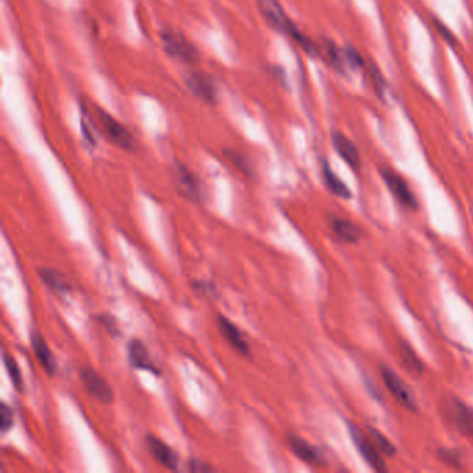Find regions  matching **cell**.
<instances>
[{
    "label": "cell",
    "mask_w": 473,
    "mask_h": 473,
    "mask_svg": "<svg viewBox=\"0 0 473 473\" xmlns=\"http://www.w3.org/2000/svg\"><path fill=\"white\" fill-rule=\"evenodd\" d=\"M258 8L263 14V17L267 20V23L275 28L277 31L282 32L284 35L294 39L304 51L308 54H315L317 46L305 37L303 35L296 25L291 23V20L286 15L282 6L278 3V0H257Z\"/></svg>",
    "instance_id": "1"
},
{
    "label": "cell",
    "mask_w": 473,
    "mask_h": 473,
    "mask_svg": "<svg viewBox=\"0 0 473 473\" xmlns=\"http://www.w3.org/2000/svg\"><path fill=\"white\" fill-rule=\"evenodd\" d=\"M96 121L99 124V128L104 138L108 142L115 144L120 149L124 150H132L134 149V138L130 134V131L120 124L114 117L103 111L101 108H96Z\"/></svg>",
    "instance_id": "2"
},
{
    "label": "cell",
    "mask_w": 473,
    "mask_h": 473,
    "mask_svg": "<svg viewBox=\"0 0 473 473\" xmlns=\"http://www.w3.org/2000/svg\"><path fill=\"white\" fill-rule=\"evenodd\" d=\"M161 42L164 50L174 58L187 64H196L198 61V51L189 41L178 31L164 30L161 32Z\"/></svg>",
    "instance_id": "3"
},
{
    "label": "cell",
    "mask_w": 473,
    "mask_h": 473,
    "mask_svg": "<svg viewBox=\"0 0 473 473\" xmlns=\"http://www.w3.org/2000/svg\"><path fill=\"white\" fill-rule=\"evenodd\" d=\"M348 433L353 439V443L355 446V448L358 450L360 455L364 458V461L377 472H386L387 467L386 462L383 461V455L380 454L377 446L374 444V441L371 440L370 436H365L362 433V430L350 422L348 424Z\"/></svg>",
    "instance_id": "4"
},
{
    "label": "cell",
    "mask_w": 473,
    "mask_h": 473,
    "mask_svg": "<svg viewBox=\"0 0 473 473\" xmlns=\"http://www.w3.org/2000/svg\"><path fill=\"white\" fill-rule=\"evenodd\" d=\"M380 374H381V379L387 390L401 404V407L408 411L415 412L418 410L415 397L411 389L403 381V379L400 378L394 371H391L389 367H384V365L380 367Z\"/></svg>",
    "instance_id": "5"
},
{
    "label": "cell",
    "mask_w": 473,
    "mask_h": 473,
    "mask_svg": "<svg viewBox=\"0 0 473 473\" xmlns=\"http://www.w3.org/2000/svg\"><path fill=\"white\" fill-rule=\"evenodd\" d=\"M380 175H381V179L384 181L387 189L391 191V194L397 198L398 203H401L404 207L411 208V210L418 208V201H417L412 190L408 187V184L405 182V179L403 177H400L397 172H394L389 168L380 170Z\"/></svg>",
    "instance_id": "6"
},
{
    "label": "cell",
    "mask_w": 473,
    "mask_h": 473,
    "mask_svg": "<svg viewBox=\"0 0 473 473\" xmlns=\"http://www.w3.org/2000/svg\"><path fill=\"white\" fill-rule=\"evenodd\" d=\"M81 380L84 383V387L87 391L96 398L97 401L103 404H110L113 403V390L97 371H95L92 367H84L80 372Z\"/></svg>",
    "instance_id": "7"
},
{
    "label": "cell",
    "mask_w": 473,
    "mask_h": 473,
    "mask_svg": "<svg viewBox=\"0 0 473 473\" xmlns=\"http://www.w3.org/2000/svg\"><path fill=\"white\" fill-rule=\"evenodd\" d=\"M287 444H289L290 450L293 451V454L297 458H300L303 462H305L311 467H317V468L327 467V461H325L322 453L315 446H313L311 443L304 440L303 437L296 436V434H289L287 436Z\"/></svg>",
    "instance_id": "8"
},
{
    "label": "cell",
    "mask_w": 473,
    "mask_h": 473,
    "mask_svg": "<svg viewBox=\"0 0 473 473\" xmlns=\"http://www.w3.org/2000/svg\"><path fill=\"white\" fill-rule=\"evenodd\" d=\"M146 446L149 450V454L157 461L161 467L170 471H177L179 465V457L178 454L161 439L156 436H146Z\"/></svg>",
    "instance_id": "9"
},
{
    "label": "cell",
    "mask_w": 473,
    "mask_h": 473,
    "mask_svg": "<svg viewBox=\"0 0 473 473\" xmlns=\"http://www.w3.org/2000/svg\"><path fill=\"white\" fill-rule=\"evenodd\" d=\"M187 87L196 97L201 99L208 104H214L217 101V88L213 78L204 72H190L187 77Z\"/></svg>",
    "instance_id": "10"
},
{
    "label": "cell",
    "mask_w": 473,
    "mask_h": 473,
    "mask_svg": "<svg viewBox=\"0 0 473 473\" xmlns=\"http://www.w3.org/2000/svg\"><path fill=\"white\" fill-rule=\"evenodd\" d=\"M447 408L455 427L467 437L473 439V408L457 398H451Z\"/></svg>",
    "instance_id": "11"
},
{
    "label": "cell",
    "mask_w": 473,
    "mask_h": 473,
    "mask_svg": "<svg viewBox=\"0 0 473 473\" xmlns=\"http://www.w3.org/2000/svg\"><path fill=\"white\" fill-rule=\"evenodd\" d=\"M332 143H333V147H334L336 153L341 157V160L353 171L357 172L361 167V156H360V151H358V149H357L354 142L350 141L344 134L334 131L332 134Z\"/></svg>",
    "instance_id": "12"
},
{
    "label": "cell",
    "mask_w": 473,
    "mask_h": 473,
    "mask_svg": "<svg viewBox=\"0 0 473 473\" xmlns=\"http://www.w3.org/2000/svg\"><path fill=\"white\" fill-rule=\"evenodd\" d=\"M217 324H218L220 333L225 337V340L237 350V353H240L241 355H248L250 354V346H248L244 334L240 332V329L232 321H229L225 315H218Z\"/></svg>",
    "instance_id": "13"
},
{
    "label": "cell",
    "mask_w": 473,
    "mask_h": 473,
    "mask_svg": "<svg viewBox=\"0 0 473 473\" xmlns=\"http://www.w3.org/2000/svg\"><path fill=\"white\" fill-rule=\"evenodd\" d=\"M174 181L177 190L187 198L197 201L200 198V188L197 179L189 170L181 164H178L174 170Z\"/></svg>",
    "instance_id": "14"
},
{
    "label": "cell",
    "mask_w": 473,
    "mask_h": 473,
    "mask_svg": "<svg viewBox=\"0 0 473 473\" xmlns=\"http://www.w3.org/2000/svg\"><path fill=\"white\" fill-rule=\"evenodd\" d=\"M128 355H130V361H131L132 367H135L137 370L149 371L154 375H158V370H157L153 358H151L150 353L147 351L146 346L143 344L141 340L135 339L130 343Z\"/></svg>",
    "instance_id": "15"
},
{
    "label": "cell",
    "mask_w": 473,
    "mask_h": 473,
    "mask_svg": "<svg viewBox=\"0 0 473 473\" xmlns=\"http://www.w3.org/2000/svg\"><path fill=\"white\" fill-rule=\"evenodd\" d=\"M31 346L35 353L37 360L39 361L41 367L48 372V375H54L56 372V360L54 355L49 347L45 337L39 332H34L31 334Z\"/></svg>",
    "instance_id": "16"
},
{
    "label": "cell",
    "mask_w": 473,
    "mask_h": 473,
    "mask_svg": "<svg viewBox=\"0 0 473 473\" xmlns=\"http://www.w3.org/2000/svg\"><path fill=\"white\" fill-rule=\"evenodd\" d=\"M332 231L336 237L346 243H358L361 232L360 229L350 221L341 220V218H334L332 220Z\"/></svg>",
    "instance_id": "17"
},
{
    "label": "cell",
    "mask_w": 473,
    "mask_h": 473,
    "mask_svg": "<svg viewBox=\"0 0 473 473\" xmlns=\"http://www.w3.org/2000/svg\"><path fill=\"white\" fill-rule=\"evenodd\" d=\"M39 278L53 293L63 294V293H67L70 290V284L67 282V279L64 278V275L61 272L56 271V270L41 268L39 270Z\"/></svg>",
    "instance_id": "18"
},
{
    "label": "cell",
    "mask_w": 473,
    "mask_h": 473,
    "mask_svg": "<svg viewBox=\"0 0 473 473\" xmlns=\"http://www.w3.org/2000/svg\"><path fill=\"white\" fill-rule=\"evenodd\" d=\"M322 174H324V181L327 188L329 189L331 193L334 196L348 200L351 198V190L347 188V185L332 171L331 167L328 163H324V168H322Z\"/></svg>",
    "instance_id": "19"
},
{
    "label": "cell",
    "mask_w": 473,
    "mask_h": 473,
    "mask_svg": "<svg viewBox=\"0 0 473 473\" xmlns=\"http://www.w3.org/2000/svg\"><path fill=\"white\" fill-rule=\"evenodd\" d=\"M400 355H401L403 364L405 365V368L410 372H412L415 375H422L425 372V367H424L422 361L420 360L417 353L412 350V347L410 344H407L405 341L400 343Z\"/></svg>",
    "instance_id": "20"
},
{
    "label": "cell",
    "mask_w": 473,
    "mask_h": 473,
    "mask_svg": "<svg viewBox=\"0 0 473 473\" xmlns=\"http://www.w3.org/2000/svg\"><path fill=\"white\" fill-rule=\"evenodd\" d=\"M368 434H370L371 440L374 441V444L377 446V448L380 451L381 455L389 457V458L396 455V453H397L396 447L391 444V441H390L381 431H379L377 427L370 426V427H368Z\"/></svg>",
    "instance_id": "21"
},
{
    "label": "cell",
    "mask_w": 473,
    "mask_h": 473,
    "mask_svg": "<svg viewBox=\"0 0 473 473\" xmlns=\"http://www.w3.org/2000/svg\"><path fill=\"white\" fill-rule=\"evenodd\" d=\"M3 362H4L6 371H7L8 377L11 379L14 387H15L17 390L21 391L23 387H24V386H23L24 381H23V377H21V372H20V368H18L15 360H14L7 351H4V353H3Z\"/></svg>",
    "instance_id": "22"
},
{
    "label": "cell",
    "mask_w": 473,
    "mask_h": 473,
    "mask_svg": "<svg viewBox=\"0 0 473 473\" xmlns=\"http://www.w3.org/2000/svg\"><path fill=\"white\" fill-rule=\"evenodd\" d=\"M324 50H325V56H327V60L328 63L333 65L336 70L339 71H343V67H344V58L346 56L339 50V48L331 42V41H325L324 44Z\"/></svg>",
    "instance_id": "23"
},
{
    "label": "cell",
    "mask_w": 473,
    "mask_h": 473,
    "mask_svg": "<svg viewBox=\"0 0 473 473\" xmlns=\"http://www.w3.org/2000/svg\"><path fill=\"white\" fill-rule=\"evenodd\" d=\"M370 75H371V82H372V87L375 89V94L383 99L384 97V80H383V75L381 72L379 71L378 67L375 64H371L370 65Z\"/></svg>",
    "instance_id": "24"
},
{
    "label": "cell",
    "mask_w": 473,
    "mask_h": 473,
    "mask_svg": "<svg viewBox=\"0 0 473 473\" xmlns=\"http://www.w3.org/2000/svg\"><path fill=\"white\" fill-rule=\"evenodd\" d=\"M439 457L446 465H448L451 468H461V458L455 451L441 448V450H439Z\"/></svg>",
    "instance_id": "25"
},
{
    "label": "cell",
    "mask_w": 473,
    "mask_h": 473,
    "mask_svg": "<svg viewBox=\"0 0 473 473\" xmlns=\"http://www.w3.org/2000/svg\"><path fill=\"white\" fill-rule=\"evenodd\" d=\"M13 426V412L6 403L0 404V429L7 431Z\"/></svg>",
    "instance_id": "26"
},
{
    "label": "cell",
    "mask_w": 473,
    "mask_h": 473,
    "mask_svg": "<svg viewBox=\"0 0 473 473\" xmlns=\"http://www.w3.org/2000/svg\"><path fill=\"white\" fill-rule=\"evenodd\" d=\"M344 56H346V60H348L353 65H357V67H360V65H362L364 64V61H362V58H361V56H360V53L357 51V50H354L353 48L347 49L346 50V53H344Z\"/></svg>",
    "instance_id": "27"
},
{
    "label": "cell",
    "mask_w": 473,
    "mask_h": 473,
    "mask_svg": "<svg viewBox=\"0 0 473 473\" xmlns=\"http://www.w3.org/2000/svg\"><path fill=\"white\" fill-rule=\"evenodd\" d=\"M213 468L201 461H191L190 462V471L193 472H204V471H211Z\"/></svg>",
    "instance_id": "28"
},
{
    "label": "cell",
    "mask_w": 473,
    "mask_h": 473,
    "mask_svg": "<svg viewBox=\"0 0 473 473\" xmlns=\"http://www.w3.org/2000/svg\"><path fill=\"white\" fill-rule=\"evenodd\" d=\"M436 27H437V30L440 31L441 37H443L446 41H448V42H450V41H453V35H451V32H450V31H448V30H447V28H446V27H444L441 23H439V21H437V23H436Z\"/></svg>",
    "instance_id": "29"
}]
</instances>
